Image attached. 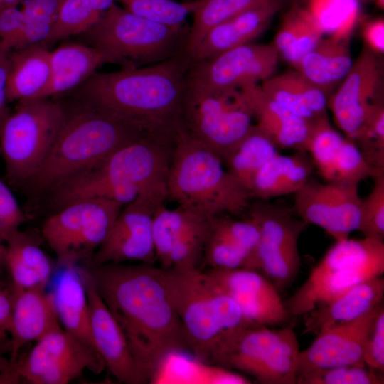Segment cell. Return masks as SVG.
<instances>
[{
    "label": "cell",
    "mask_w": 384,
    "mask_h": 384,
    "mask_svg": "<svg viewBox=\"0 0 384 384\" xmlns=\"http://www.w3.org/2000/svg\"><path fill=\"white\" fill-rule=\"evenodd\" d=\"M83 265L149 383L154 380L170 355L190 352L183 325L161 280L159 267L146 263Z\"/></svg>",
    "instance_id": "1"
},
{
    "label": "cell",
    "mask_w": 384,
    "mask_h": 384,
    "mask_svg": "<svg viewBox=\"0 0 384 384\" xmlns=\"http://www.w3.org/2000/svg\"><path fill=\"white\" fill-rule=\"evenodd\" d=\"M193 60L186 48L164 61L94 73L74 90L80 101L110 112L145 135L174 144L184 129L183 107Z\"/></svg>",
    "instance_id": "2"
},
{
    "label": "cell",
    "mask_w": 384,
    "mask_h": 384,
    "mask_svg": "<svg viewBox=\"0 0 384 384\" xmlns=\"http://www.w3.org/2000/svg\"><path fill=\"white\" fill-rule=\"evenodd\" d=\"M174 147L149 137L136 139L53 190L47 196L49 203L53 210L97 198L123 206L139 196L164 203Z\"/></svg>",
    "instance_id": "3"
},
{
    "label": "cell",
    "mask_w": 384,
    "mask_h": 384,
    "mask_svg": "<svg viewBox=\"0 0 384 384\" xmlns=\"http://www.w3.org/2000/svg\"><path fill=\"white\" fill-rule=\"evenodd\" d=\"M65 109V120L51 149L23 189L29 194L46 196L122 146L148 137L127 122L88 103L78 100L73 109Z\"/></svg>",
    "instance_id": "4"
},
{
    "label": "cell",
    "mask_w": 384,
    "mask_h": 384,
    "mask_svg": "<svg viewBox=\"0 0 384 384\" xmlns=\"http://www.w3.org/2000/svg\"><path fill=\"white\" fill-rule=\"evenodd\" d=\"M167 194L178 206L208 217L242 215L252 198L221 157L184 129L174 144Z\"/></svg>",
    "instance_id": "5"
},
{
    "label": "cell",
    "mask_w": 384,
    "mask_h": 384,
    "mask_svg": "<svg viewBox=\"0 0 384 384\" xmlns=\"http://www.w3.org/2000/svg\"><path fill=\"white\" fill-rule=\"evenodd\" d=\"M161 280L183 325L190 352L208 363L218 342L250 322L238 304L212 284L202 270L163 269Z\"/></svg>",
    "instance_id": "6"
},
{
    "label": "cell",
    "mask_w": 384,
    "mask_h": 384,
    "mask_svg": "<svg viewBox=\"0 0 384 384\" xmlns=\"http://www.w3.org/2000/svg\"><path fill=\"white\" fill-rule=\"evenodd\" d=\"M190 26H169L134 14L114 3L84 37L105 63L132 69L168 60L187 47Z\"/></svg>",
    "instance_id": "7"
},
{
    "label": "cell",
    "mask_w": 384,
    "mask_h": 384,
    "mask_svg": "<svg viewBox=\"0 0 384 384\" xmlns=\"http://www.w3.org/2000/svg\"><path fill=\"white\" fill-rule=\"evenodd\" d=\"M299 345L290 325L248 326L227 334L208 364L248 375L262 384H296Z\"/></svg>",
    "instance_id": "8"
},
{
    "label": "cell",
    "mask_w": 384,
    "mask_h": 384,
    "mask_svg": "<svg viewBox=\"0 0 384 384\" xmlns=\"http://www.w3.org/2000/svg\"><path fill=\"white\" fill-rule=\"evenodd\" d=\"M384 273L383 240L363 238L336 241L287 300L292 316H304L368 279Z\"/></svg>",
    "instance_id": "9"
},
{
    "label": "cell",
    "mask_w": 384,
    "mask_h": 384,
    "mask_svg": "<svg viewBox=\"0 0 384 384\" xmlns=\"http://www.w3.org/2000/svg\"><path fill=\"white\" fill-rule=\"evenodd\" d=\"M65 106L46 99L18 102L0 129V154L5 178L23 189L37 172L60 130Z\"/></svg>",
    "instance_id": "10"
},
{
    "label": "cell",
    "mask_w": 384,
    "mask_h": 384,
    "mask_svg": "<svg viewBox=\"0 0 384 384\" xmlns=\"http://www.w3.org/2000/svg\"><path fill=\"white\" fill-rule=\"evenodd\" d=\"M123 207L97 198L77 201L53 212L41 233L55 253L58 267L89 260L107 237Z\"/></svg>",
    "instance_id": "11"
},
{
    "label": "cell",
    "mask_w": 384,
    "mask_h": 384,
    "mask_svg": "<svg viewBox=\"0 0 384 384\" xmlns=\"http://www.w3.org/2000/svg\"><path fill=\"white\" fill-rule=\"evenodd\" d=\"M88 370L100 374L105 366L92 348L66 331H53L0 373V384H67Z\"/></svg>",
    "instance_id": "12"
},
{
    "label": "cell",
    "mask_w": 384,
    "mask_h": 384,
    "mask_svg": "<svg viewBox=\"0 0 384 384\" xmlns=\"http://www.w3.org/2000/svg\"><path fill=\"white\" fill-rule=\"evenodd\" d=\"M247 213L260 230L251 270L264 275L279 292L283 291L299 274L298 241L308 225L294 210L264 200L251 204Z\"/></svg>",
    "instance_id": "13"
},
{
    "label": "cell",
    "mask_w": 384,
    "mask_h": 384,
    "mask_svg": "<svg viewBox=\"0 0 384 384\" xmlns=\"http://www.w3.org/2000/svg\"><path fill=\"white\" fill-rule=\"evenodd\" d=\"M253 119L240 90L201 93L188 89L183 107L184 130L223 161L251 129Z\"/></svg>",
    "instance_id": "14"
},
{
    "label": "cell",
    "mask_w": 384,
    "mask_h": 384,
    "mask_svg": "<svg viewBox=\"0 0 384 384\" xmlns=\"http://www.w3.org/2000/svg\"><path fill=\"white\" fill-rule=\"evenodd\" d=\"M273 43H247L211 58L191 62L188 89L201 93L229 92L272 77L279 61Z\"/></svg>",
    "instance_id": "15"
},
{
    "label": "cell",
    "mask_w": 384,
    "mask_h": 384,
    "mask_svg": "<svg viewBox=\"0 0 384 384\" xmlns=\"http://www.w3.org/2000/svg\"><path fill=\"white\" fill-rule=\"evenodd\" d=\"M383 66L378 55L365 46L328 101L335 124L352 139L373 111L383 105Z\"/></svg>",
    "instance_id": "16"
},
{
    "label": "cell",
    "mask_w": 384,
    "mask_h": 384,
    "mask_svg": "<svg viewBox=\"0 0 384 384\" xmlns=\"http://www.w3.org/2000/svg\"><path fill=\"white\" fill-rule=\"evenodd\" d=\"M178 206L160 205L154 212L153 235L161 268L201 269L210 220Z\"/></svg>",
    "instance_id": "17"
},
{
    "label": "cell",
    "mask_w": 384,
    "mask_h": 384,
    "mask_svg": "<svg viewBox=\"0 0 384 384\" xmlns=\"http://www.w3.org/2000/svg\"><path fill=\"white\" fill-rule=\"evenodd\" d=\"M358 185L309 178L294 194V211L307 225L324 229L336 241L358 230L362 198Z\"/></svg>",
    "instance_id": "18"
},
{
    "label": "cell",
    "mask_w": 384,
    "mask_h": 384,
    "mask_svg": "<svg viewBox=\"0 0 384 384\" xmlns=\"http://www.w3.org/2000/svg\"><path fill=\"white\" fill-rule=\"evenodd\" d=\"M160 205L141 196L127 204L114 220L105 241L93 255L82 263L88 267L127 261L154 265L156 257L153 219Z\"/></svg>",
    "instance_id": "19"
},
{
    "label": "cell",
    "mask_w": 384,
    "mask_h": 384,
    "mask_svg": "<svg viewBox=\"0 0 384 384\" xmlns=\"http://www.w3.org/2000/svg\"><path fill=\"white\" fill-rule=\"evenodd\" d=\"M219 290L232 298L255 325L279 327L292 317L279 291L264 275L247 268L202 270Z\"/></svg>",
    "instance_id": "20"
},
{
    "label": "cell",
    "mask_w": 384,
    "mask_h": 384,
    "mask_svg": "<svg viewBox=\"0 0 384 384\" xmlns=\"http://www.w3.org/2000/svg\"><path fill=\"white\" fill-rule=\"evenodd\" d=\"M383 306V302L353 321L319 333L308 348L299 351L296 378L319 368L343 365L366 366L363 359L365 343Z\"/></svg>",
    "instance_id": "21"
},
{
    "label": "cell",
    "mask_w": 384,
    "mask_h": 384,
    "mask_svg": "<svg viewBox=\"0 0 384 384\" xmlns=\"http://www.w3.org/2000/svg\"><path fill=\"white\" fill-rule=\"evenodd\" d=\"M82 268L89 301L91 336L105 369L119 383H148L121 328L100 296L87 270L84 265Z\"/></svg>",
    "instance_id": "22"
},
{
    "label": "cell",
    "mask_w": 384,
    "mask_h": 384,
    "mask_svg": "<svg viewBox=\"0 0 384 384\" xmlns=\"http://www.w3.org/2000/svg\"><path fill=\"white\" fill-rule=\"evenodd\" d=\"M12 316L8 331L11 351L9 363L20 355L28 343L38 341L63 327L59 321L50 292L46 287H38L11 292Z\"/></svg>",
    "instance_id": "23"
},
{
    "label": "cell",
    "mask_w": 384,
    "mask_h": 384,
    "mask_svg": "<svg viewBox=\"0 0 384 384\" xmlns=\"http://www.w3.org/2000/svg\"><path fill=\"white\" fill-rule=\"evenodd\" d=\"M284 8L282 0H265L210 28L196 50L193 62L215 57L252 42Z\"/></svg>",
    "instance_id": "24"
},
{
    "label": "cell",
    "mask_w": 384,
    "mask_h": 384,
    "mask_svg": "<svg viewBox=\"0 0 384 384\" xmlns=\"http://www.w3.org/2000/svg\"><path fill=\"white\" fill-rule=\"evenodd\" d=\"M256 126L279 150L305 151L314 124L268 97L259 84L240 90Z\"/></svg>",
    "instance_id": "25"
},
{
    "label": "cell",
    "mask_w": 384,
    "mask_h": 384,
    "mask_svg": "<svg viewBox=\"0 0 384 384\" xmlns=\"http://www.w3.org/2000/svg\"><path fill=\"white\" fill-rule=\"evenodd\" d=\"M50 292L63 329L97 352L91 336L89 301L82 266H58Z\"/></svg>",
    "instance_id": "26"
},
{
    "label": "cell",
    "mask_w": 384,
    "mask_h": 384,
    "mask_svg": "<svg viewBox=\"0 0 384 384\" xmlns=\"http://www.w3.org/2000/svg\"><path fill=\"white\" fill-rule=\"evenodd\" d=\"M384 279L375 277L304 315L305 334L317 335L331 326L353 321L383 302Z\"/></svg>",
    "instance_id": "27"
},
{
    "label": "cell",
    "mask_w": 384,
    "mask_h": 384,
    "mask_svg": "<svg viewBox=\"0 0 384 384\" xmlns=\"http://www.w3.org/2000/svg\"><path fill=\"white\" fill-rule=\"evenodd\" d=\"M349 40L347 31L322 37L293 69L330 97L353 66Z\"/></svg>",
    "instance_id": "28"
},
{
    "label": "cell",
    "mask_w": 384,
    "mask_h": 384,
    "mask_svg": "<svg viewBox=\"0 0 384 384\" xmlns=\"http://www.w3.org/2000/svg\"><path fill=\"white\" fill-rule=\"evenodd\" d=\"M38 237L20 230L6 242L4 263L11 275V292L46 287L55 265L41 249Z\"/></svg>",
    "instance_id": "29"
},
{
    "label": "cell",
    "mask_w": 384,
    "mask_h": 384,
    "mask_svg": "<svg viewBox=\"0 0 384 384\" xmlns=\"http://www.w3.org/2000/svg\"><path fill=\"white\" fill-rule=\"evenodd\" d=\"M51 51L42 44L9 53L6 97L9 102L38 100L49 85Z\"/></svg>",
    "instance_id": "30"
},
{
    "label": "cell",
    "mask_w": 384,
    "mask_h": 384,
    "mask_svg": "<svg viewBox=\"0 0 384 384\" xmlns=\"http://www.w3.org/2000/svg\"><path fill=\"white\" fill-rule=\"evenodd\" d=\"M260 85L268 97L311 124L328 116L329 97L295 69L272 75Z\"/></svg>",
    "instance_id": "31"
},
{
    "label": "cell",
    "mask_w": 384,
    "mask_h": 384,
    "mask_svg": "<svg viewBox=\"0 0 384 384\" xmlns=\"http://www.w3.org/2000/svg\"><path fill=\"white\" fill-rule=\"evenodd\" d=\"M314 167L305 151H296L292 155L279 153L256 173L249 193L252 198L264 201L294 193L311 178Z\"/></svg>",
    "instance_id": "32"
},
{
    "label": "cell",
    "mask_w": 384,
    "mask_h": 384,
    "mask_svg": "<svg viewBox=\"0 0 384 384\" xmlns=\"http://www.w3.org/2000/svg\"><path fill=\"white\" fill-rule=\"evenodd\" d=\"M104 63L100 53L89 45L78 43L61 44L51 52L50 80L39 99L49 98L75 90Z\"/></svg>",
    "instance_id": "33"
},
{
    "label": "cell",
    "mask_w": 384,
    "mask_h": 384,
    "mask_svg": "<svg viewBox=\"0 0 384 384\" xmlns=\"http://www.w3.org/2000/svg\"><path fill=\"white\" fill-rule=\"evenodd\" d=\"M323 26L312 11L304 6H292L283 16L273 43L294 68L323 37Z\"/></svg>",
    "instance_id": "34"
},
{
    "label": "cell",
    "mask_w": 384,
    "mask_h": 384,
    "mask_svg": "<svg viewBox=\"0 0 384 384\" xmlns=\"http://www.w3.org/2000/svg\"><path fill=\"white\" fill-rule=\"evenodd\" d=\"M279 151L254 124L245 137L225 157L223 162L230 174L249 192L256 173L269 160L279 154Z\"/></svg>",
    "instance_id": "35"
},
{
    "label": "cell",
    "mask_w": 384,
    "mask_h": 384,
    "mask_svg": "<svg viewBox=\"0 0 384 384\" xmlns=\"http://www.w3.org/2000/svg\"><path fill=\"white\" fill-rule=\"evenodd\" d=\"M115 0H64L53 28L42 45L48 46L92 28Z\"/></svg>",
    "instance_id": "36"
},
{
    "label": "cell",
    "mask_w": 384,
    "mask_h": 384,
    "mask_svg": "<svg viewBox=\"0 0 384 384\" xmlns=\"http://www.w3.org/2000/svg\"><path fill=\"white\" fill-rule=\"evenodd\" d=\"M265 0H206L193 13L186 50L192 56L208 31Z\"/></svg>",
    "instance_id": "37"
},
{
    "label": "cell",
    "mask_w": 384,
    "mask_h": 384,
    "mask_svg": "<svg viewBox=\"0 0 384 384\" xmlns=\"http://www.w3.org/2000/svg\"><path fill=\"white\" fill-rule=\"evenodd\" d=\"M345 139L344 135L331 126L329 116L313 126L306 152L325 181L334 180L336 159Z\"/></svg>",
    "instance_id": "38"
},
{
    "label": "cell",
    "mask_w": 384,
    "mask_h": 384,
    "mask_svg": "<svg viewBox=\"0 0 384 384\" xmlns=\"http://www.w3.org/2000/svg\"><path fill=\"white\" fill-rule=\"evenodd\" d=\"M206 0L178 2L173 0H115L139 16L169 26H180Z\"/></svg>",
    "instance_id": "39"
},
{
    "label": "cell",
    "mask_w": 384,
    "mask_h": 384,
    "mask_svg": "<svg viewBox=\"0 0 384 384\" xmlns=\"http://www.w3.org/2000/svg\"><path fill=\"white\" fill-rule=\"evenodd\" d=\"M383 373L366 366L343 365L319 368L297 378L296 384H383Z\"/></svg>",
    "instance_id": "40"
},
{
    "label": "cell",
    "mask_w": 384,
    "mask_h": 384,
    "mask_svg": "<svg viewBox=\"0 0 384 384\" xmlns=\"http://www.w3.org/2000/svg\"><path fill=\"white\" fill-rule=\"evenodd\" d=\"M381 174H384V171L375 169L355 142L346 137L336 159L331 182L359 186L362 180Z\"/></svg>",
    "instance_id": "41"
},
{
    "label": "cell",
    "mask_w": 384,
    "mask_h": 384,
    "mask_svg": "<svg viewBox=\"0 0 384 384\" xmlns=\"http://www.w3.org/2000/svg\"><path fill=\"white\" fill-rule=\"evenodd\" d=\"M367 161L376 169L384 171V105L378 106L351 139Z\"/></svg>",
    "instance_id": "42"
},
{
    "label": "cell",
    "mask_w": 384,
    "mask_h": 384,
    "mask_svg": "<svg viewBox=\"0 0 384 384\" xmlns=\"http://www.w3.org/2000/svg\"><path fill=\"white\" fill-rule=\"evenodd\" d=\"M370 192L361 200L358 230L364 238L384 239V174L374 178Z\"/></svg>",
    "instance_id": "43"
},
{
    "label": "cell",
    "mask_w": 384,
    "mask_h": 384,
    "mask_svg": "<svg viewBox=\"0 0 384 384\" xmlns=\"http://www.w3.org/2000/svg\"><path fill=\"white\" fill-rule=\"evenodd\" d=\"M26 220L11 189L0 178V242L6 243Z\"/></svg>",
    "instance_id": "44"
},
{
    "label": "cell",
    "mask_w": 384,
    "mask_h": 384,
    "mask_svg": "<svg viewBox=\"0 0 384 384\" xmlns=\"http://www.w3.org/2000/svg\"><path fill=\"white\" fill-rule=\"evenodd\" d=\"M366 366L384 372V306L377 314L367 336L363 355Z\"/></svg>",
    "instance_id": "45"
},
{
    "label": "cell",
    "mask_w": 384,
    "mask_h": 384,
    "mask_svg": "<svg viewBox=\"0 0 384 384\" xmlns=\"http://www.w3.org/2000/svg\"><path fill=\"white\" fill-rule=\"evenodd\" d=\"M64 0H26L21 11L24 23L53 28Z\"/></svg>",
    "instance_id": "46"
},
{
    "label": "cell",
    "mask_w": 384,
    "mask_h": 384,
    "mask_svg": "<svg viewBox=\"0 0 384 384\" xmlns=\"http://www.w3.org/2000/svg\"><path fill=\"white\" fill-rule=\"evenodd\" d=\"M23 25V13L17 6L0 11V49L10 52L15 48Z\"/></svg>",
    "instance_id": "47"
},
{
    "label": "cell",
    "mask_w": 384,
    "mask_h": 384,
    "mask_svg": "<svg viewBox=\"0 0 384 384\" xmlns=\"http://www.w3.org/2000/svg\"><path fill=\"white\" fill-rule=\"evenodd\" d=\"M363 37L366 46L378 54L384 52V21L383 18H375L363 25Z\"/></svg>",
    "instance_id": "48"
},
{
    "label": "cell",
    "mask_w": 384,
    "mask_h": 384,
    "mask_svg": "<svg viewBox=\"0 0 384 384\" xmlns=\"http://www.w3.org/2000/svg\"><path fill=\"white\" fill-rule=\"evenodd\" d=\"M9 53L0 49V129L11 114L8 107L6 86L9 74Z\"/></svg>",
    "instance_id": "49"
},
{
    "label": "cell",
    "mask_w": 384,
    "mask_h": 384,
    "mask_svg": "<svg viewBox=\"0 0 384 384\" xmlns=\"http://www.w3.org/2000/svg\"><path fill=\"white\" fill-rule=\"evenodd\" d=\"M12 316V297L9 291L0 289V331L8 333Z\"/></svg>",
    "instance_id": "50"
},
{
    "label": "cell",
    "mask_w": 384,
    "mask_h": 384,
    "mask_svg": "<svg viewBox=\"0 0 384 384\" xmlns=\"http://www.w3.org/2000/svg\"><path fill=\"white\" fill-rule=\"evenodd\" d=\"M11 351V343L7 332L0 331V373L4 370L9 364L6 355Z\"/></svg>",
    "instance_id": "51"
},
{
    "label": "cell",
    "mask_w": 384,
    "mask_h": 384,
    "mask_svg": "<svg viewBox=\"0 0 384 384\" xmlns=\"http://www.w3.org/2000/svg\"><path fill=\"white\" fill-rule=\"evenodd\" d=\"M311 0H282L284 6L285 3H287L289 6H306Z\"/></svg>",
    "instance_id": "52"
},
{
    "label": "cell",
    "mask_w": 384,
    "mask_h": 384,
    "mask_svg": "<svg viewBox=\"0 0 384 384\" xmlns=\"http://www.w3.org/2000/svg\"><path fill=\"white\" fill-rule=\"evenodd\" d=\"M21 0H0V11L13 6H18Z\"/></svg>",
    "instance_id": "53"
},
{
    "label": "cell",
    "mask_w": 384,
    "mask_h": 384,
    "mask_svg": "<svg viewBox=\"0 0 384 384\" xmlns=\"http://www.w3.org/2000/svg\"><path fill=\"white\" fill-rule=\"evenodd\" d=\"M374 2L379 9H384V0H374Z\"/></svg>",
    "instance_id": "54"
},
{
    "label": "cell",
    "mask_w": 384,
    "mask_h": 384,
    "mask_svg": "<svg viewBox=\"0 0 384 384\" xmlns=\"http://www.w3.org/2000/svg\"><path fill=\"white\" fill-rule=\"evenodd\" d=\"M4 252L0 253V267L3 263H4Z\"/></svg>",
    "instance_id": "55"
},
{
    "label": "cell",
    "mask_w": 384,
    "mask_h": 384,
    "mask_svg": "<svg viewBox=\"0 0 384 384\" xmlns=\"http://www.w3.org/2000/svg\"><path fill=\"white\" fill-rule=\"evenodd\" d=\"M5 252V245L0 242V253H4Z\"/></svg>",
    "instance_id": "56"
},
{
    "label": "cell",
    "mask_w": 384,
    "mask_h": 384,
    "mask_svg": "<svg viewBox=\"0 0 384 384\" xmlns=\"http://www.w3.org/2000/svg\"><path fill=\"white\" fill-rule=\"evenodd\" d=\"M196 1V0H183V1H186V2H188V1Z\"/></svg>",
    "instance_id": "57"
}]
</instances>
